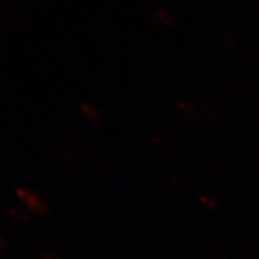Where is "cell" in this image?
<instances>
[{
    "label": "cell",
    "instance_id": "1",
    "mask_svg": "<svg viewBox=\"0 0 259 259\" xmlns=\"http://www.w3.org/2000/svg\"><path fill=\"white\" fill-rule=\"evenodd\" d=\"M18 197L25 203L28 209L39 215H46L48 213V205L44 200L40 199L36 193L28 189H16Z\"/></svg>",
    "mask_w": 259,
    "mask_h": 259
},
{
    "label": "cell",
    "instance_id": "2",
    "mask_svg": "<svg viewBox=\"0 0 259 259\" xmlns=\"http://www.w3.org/2000/svg\"><path fill=\"white\" fill-rule=\"evenodd\" d=\"M42 258H44V259H58V258H55V257H53V256H51V255H48V254H45V255L42 256Z\"/></svg>",
    "mask_w": 259,
    "mask_h": 259
}]
</instances>
